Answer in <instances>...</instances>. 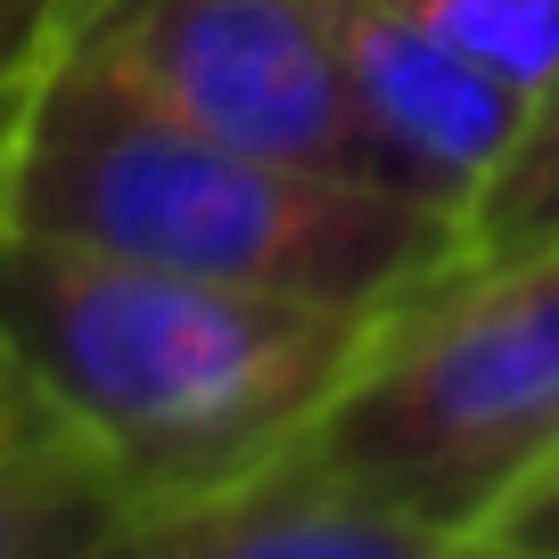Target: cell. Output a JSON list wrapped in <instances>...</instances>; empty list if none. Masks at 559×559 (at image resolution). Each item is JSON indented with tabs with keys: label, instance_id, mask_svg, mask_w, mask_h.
<instances>
[{
	"label": "cell",
	"instance_id": "3957f363",
	"mask_svg": "<svg viewBox=\"0 0 559 559\" xmlns=\"http://www.w3.org/2000/svg\"><path fill=\"white\" fill-rule=\"evenodd\" d=\"M297 453L469 559L477 526L559 461V239L461 255L386 305Z\"/></svg>",
	"mask_w": 559,
	"mask_h": 559
},
{
	"label": "cell",
	"instance_id": "52a82bcc",
	"mask_svg": "<svg viewBox=\"0 0 559 559\" xmlns=\"http://www.w3.org/2000/svg\"><path fill=\"white\" fill-rule=\"evenodd\" d=\"M140 502L116 461L67 412L17 386L0 419V559H99L132 551Z\"/></svg>",
	"mask_w": 559,
	"mask_h": 559
},
{
	"label": "cell",
	"instance_id": "30bf717a",
	"mask_svg": "<svg viewBox=\"0 0 559 559\" xmlns=\"http://www.w3.org/2000/svg\"><path fill=\"white\" fill-rule=\"evenodd\" d=\"M469 559H559V461L477 526Z\"/></svg>",
	"mask_w": 559,
	"mask_h": 559
},
{
	"label": "cell",
	"instance_id": "5b68a950",
	"mask_svg": "<svg viewBox=\"0 0 559 559\" xmlns=\"http://www.w3.org/2000/svg\"><path fill=\"white\" fill-rule=\"evenodd\" d=\"M330 17L346 41L379 190H403L461 223L486 190V174L502 165V148L519 140L526 91L386 0H330Z\"/></svg>",
	"mask_w": 559,
	"mask_h": 559
},
{
	"label": "cell",
	"instance_id": "7a4b0ae2",
	"mask_svg": "<svg viewBox=\"0 0 559 559\" xmlns=\"http://www.w3.org/2000/svg\"><path fill=\"white\" fill-rule=\"evenodd\" d=\"M379 321L0 223V337L25 386L116 461L140 526L288 453Z\"/></svg>",
	"mask_w": 559,
	"mask_h": 559
},
{
	"label": "cell",
	"instance_id": "6da1fadb",
	"mask_svg": "<svg viewBox=\"0 0 559 559\" xmlns=\"http://www.w3.org/2000/svg\"><path fill=\"white\" fill-rule=\"evenodd\" d=\"M0 223L354 313H386L461 263L453 214L255 157L132 91L67 25L0 83Z\"/></svg>",
	"mask_w": 559,
	"mask_h": 559
},
{
	"label": "cell",
	"instance_id": "9c48e42d",
	"mask_svg": "<svg viewBox=\"0 0 559 559\" xmlns=\"http://www.w3.org/2000/svg\"><path fill=\"white\" fill-rule=\"evenodd\" d=\"M386 9L419 17L428 34L453 41V50L486 58L526 99L559 74V0H386Z\"/></svg>",
	"mask_w": 559,
	"mask_h": 559
},
{
	"label": "cell",
	"instance_id": "8fae6325",
	"mask_svg": "<svg viewBox=\"0 0 559 559\" xmlns=\"http://www.w3.org/2000/svg\"><path fill=\"white\" fill-rule=\"evenodd\" d=\"M74 17V0H0V83L25 74V58Z\"/></svg>",
	"mask_w": 559,
	"mask_h": 559
},
{
	"label": "cell",
	"instance_id": "8992f818",
	"mask_svg": "<svg viewBox=\"0 0 559 559\" xmlns=\"http://www.w3.org/2000/svg\"><path fill=\"white\" fill-rule=\"evenodd\" d=\"M132 559H444V543L288 444L239 486L148 519Z\"/></svg>",
	"mask_w": 559,
	"mask_h": 559
},
{
	"label": "cell",
	"instance_id": "277c9868",
	"mask_svg": "<svg viewBox=\"0 0 559 559\" xmlns=\"http://www.w3.org/2000/svg\"><path fill=\"white\" fill-rule=\"evenodd\" d=\"M67 34L255 157L379 181L330 0H74Z\"/></svg>",
	"mask_w": 559,
	"mask_h": 559
},
{
	"label": "cell",
	"instance_id": "ba28073f",
	"mask_svg": "<svg viewBox=\"0 0 559 559\" xmlns=\"http://www.w3.org/2000/svg\"><path fill=\"white\" fill-rule=\"evenodd\" d=\"M559 239V74L526 99L519 140L502 148V165L486 174L477 206L461 214V255H519V247Z\"/></svg>",
	"mask_w": 559,
	"mask_h": 559
}]
</instances>
